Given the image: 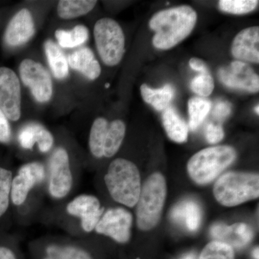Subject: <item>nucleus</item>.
I'll use <instances>...</instances> for the list:
<instances>
[{"label":"nucleus","instance_id":"17","mask_svg":"<svg viewBox=\"0 0 259 259\" xmlns=\"http://www.w3.org/2000/svg\"><path fill=\"white\" fill-rule=\"evenodd\" d=\"M68 64L90 80L97 79L101 74V66L93 51L88 47L79 48L68 56Z\"/></svg>","mask_w":259,"mask_h":259},{"label":"nucleus","instance_id":"29","mask_svg":"<svg viewBox=\"0 0 259 259\" xmlns=\"http://www.w3.org/2000/svg\"><path fill=\"white\" fill-rule=\"evenodd\" d=\"M44 128V126L37 123H29L23 126L18 134L20 146L25 149H32L34 145L38 144Z\"/></svg>","mask_w":259,"mask_h":259},{"label":"nucleus","instance_id":"2","mask_svg":"<svg viewBox=\"0 0 259 259\" xmlns=\"http://www.w3.org/2000/svg\"><path fill=\"white\" fill-rule=\"evenodd\" d=\"M105 181L114 200L129 207L136 205L141 191V177L133 162L120 158L112 161Z\"/></svg>","mask_w":259,"mask_h":259},{"label":"nucleus","instance_id":"6","mask_svg":"<svg viewBox=\"0 0 259 259\" xmlns=\"http://www.w3.org/2000/svg\"><path fill=\"white\" fill-rule=\"evenodd\" d=\"M95 44L104 64L116 66L125 53V35L118 23L111 18L97 20L94 28Z\"/></svg>","mask_w":259,"mask_h":259},{"label":"nucleus","instance_id":"3","mask_svg":"<svg viewBox=\"0 0 259 259\" xmlns=\"http://www.w3.org/2000/svg\"><path fill=\"white\" fill-rule=\"evenodd\" d=\"M214 196L218 202L226 207L239 205L258 198L259 177L255 174L228 172L214 184Z\"/></svg>","mask_w":259,"mask_h":259},{"label":"nucleus","instance_id":"35","mask_svg":"<svg viewBox=\"0 0 259 259\" xmlns=\"http://www.w3.org/2000/svg\"><path fill=\"white\" fill-rule=\"evenodd\" d=\"M231 112V105L227 101H219L214 105L212 115L218 120H223L230 115Z\"/></svg>","mask_w":259,"mask_h":259},{"label":"nucleus","instance_id":"11","mask_svg":"<svg viewBox=\"0 0 259 259\" xmlns=\"http://www.w3.org/2000/svg\"><path fill=\"white\" fill-rule=\"evenodd\" d=\"M45 178V168L38 162H31L20 167L18 175L12 181L10 199L13 203L16 206L22 205L34 186Z\"/></svg>","mask_w":259,"mask_h":259},{"label":"nucleus","instance_id":"21","mask_svg":"<svg viewBox=\"0 0 259 259\" xmlns=\"http://www.w3.org/2000/svg\"><path fill=\"white\" fill-rule=\"evenodd\" d=\"M141 93L146 103L152 105L156 110H163L171 101L175 90L171 84H166L160 89H152L144 83L141 87Z\"/></svg>","mask_w":259,"mask_h":259},{"label":"nucleus","instance_id":"10","mask_svg":"<svg viewBox=\"0 0 259 259\" xmlns=\"http://www.w3.org/2000/svg\"><path fill=\"white\" fill-rule=\"evenodd\" d=\"M133 216L127 209L117 207L110 209L102 214L95 231L110 237L120 243H127L131 237Z\"/></svg>","mask_w":259,"mask_h":259},{"label":"nucleus","instance_id":"9","mask_svg":"<svg viewBox=\"0 0 259 259\" xmlns=\"http://www.w3.org/2000/svg\"><path fill=\"white\" fill-rule=\"evenodd\" d=\"M0 110L8 120L18 121L21 117V88L14 71L0 67Z\"/></svg>","mask_w":259,"mask_h":259},{"label":"nucleus","instance_id":"14","mask_svg":"<svg viewBox=\"0 0 259 259\" xmlns=\"http://www.w3.org/2000/svg\"><path fill=\"white\" fill-rule=\"evenodd\" d=\"M35 32V23L31 13L23 8L8 23L5 32V41L10 47H21L32 38Z\"/></svg>","mask_w":259,"mask_h":259},{"label":"nucleus","instance_id":"31","mask_svg":"<svg viewBox=\"0 0 259 259\" xmlns=\"http://www.w3.org/2000/svg\"><path fill=\"white\" fill-rule=\"evenodd\" d=\"M12 181L11 171L0 167V218L4 215L9 207Z\"/></svg>","mask_w":259,"mask_h":259},{"label":"nucleus","instance_id":"23","mask_svg":"<svg viewBox=\"0 0 259 259\" xmlns=\"http://www.w3.org/2000/svg\"><path fill=\"white\" fill-rule=\"evenodd\" d=\"M125 135V125L122 120H115L109 123L105 145L104 156L112 157L118 151Z\"/></svg>","mask_w":259,"mask_h":259},{"label":"nucleus","instance_id":"4","mask_svg":"<svg viewBox=\"0 0 259 259\" xmlns=\"http://www.w3.org/2000/svg\"><path fill=\"white\" fill-rule=\"evenodd\" d=\"M234 148L219 146L202 150L194 154L187 164L189 175L199 185H207L234 161Z\"/></svg>","mask_w":259,"mask_h":259},{"label":"nucleus","instance_id":"12","mask_svg":"<svg viewBox=\"0 0 259 259\" xmlns=\"http://www.w3.org/2000/svg\"><path fill=\"white\" fill-rule=\"evenodd\" d=\"M220 80L228 88L258 93V75L246 63L241 61L232 62L230 66L221 68L218 71Z\"/></svg>","mask_w":259,"mask_h":259},{"label":"nucleus","instance_id":"32","mask_svg":"<svg viewBox=\"0 0 259 259\" xmlns=\"http://www.w3.org/2000/svg\"><path fill=\"white\" fill-rule=\"evenodd\" d=\"M214 80L208 71L201 73L191 83L192 91L201 96H209L214 90Z\"/></svg>","mask_w":259,"mask_h":259},{"label":"nucleus","instance_id":"7","mask_svg":"<svg viewBox=\"0 0 259 259\" xmlns=\"http://www.w3.org/2000/svg\"><path fill=\"white\" fill-rule=\"evenodd\" d=\"M20 79L30 89L32 96L40 103H47L53 96V81L50 73L37 61L25 59L19 66Z\"/></svg>","mask_w":259,"mask_h":259},{"label":"nucleus","instance_id":"16","mask_svg":"<svg viewBox=\"0 0 259 259\" xmlns=\"http://www.w3.org/2000/svg\"><path fill=\"white\" fill-rule=\"evenodd\" d=\"M210 233L215 241L225 243L233 248H243L251 241L253 237L252 230L244 223H236L231 226L218 223L211 228Z\"/></svg>","mask_w":259,"mask_h":259},{"label":"nucleus","instance_id":"15","mask_svg":"<svg viewBox=\"0 0 259 259\" xmlns=\"http://www.w3.org/2000/svg\"><path fill=\"white\" fill-rule=\"evenodd\" d=\"M259 28L250 27L238 32L232 44L233 57L241 61L259 63Z\"/></svg>","mask_w":259,"mask_h":259},{"label":"nucleus","instance_id":"22","mask_svg":"<svg viewBox=\"0 0 259 259\" xmlns=\"http://www.w3.org/2000/svg\"><path fill=\"white\" fill-rule=\"evenodd\" d=\"M97 3L93 0H61L58 3V15L64 20L79 18L90 13Z\"/></svg>","mask_w":259,"mask_h":259},{"label":"nucleus","instance_id":"27","mask_svg":"<svg viewBox=\"0 0 259 259\" xmlns=\"http://www.w3.org/2000/svg\"><path fill=\"white\" fill-rule=\"evenodd\" d=\"M47 254L53 259H93L86 250L74 246L49 245L47 248Z\"/></svg>","mask_w":259,"mask_h":259},{"label":"nucleus","instance_id":"5","mask_svg":"<svg viewBox=\"0 0 259 259\" xmlns=\"http://www.w3.org/2000/svg\"><path fill=\"white\" fill-rule=\"evenodd\" d=\"M164 177L155 173L145 182L137 204V224L142 231H148L157 225L166 198Z\"/></svg>","mask_w":259,"mask_h":259},{"label":"nucleus","instance_id":"1","mask_svg":"<svg viewBox=\"0 0 259 259\" xmlns=\"http://www.w3.org/2000/svg\"><path fill=\"white\" fill-rule=\"evenodd\" d=\"M197 20V13L188 5L158 12L149 22L150 28L156 32L153 46L161 50L175 47L190 35Z\"/></svg>","mask_w":259,"mask_h":259},{"label":"nucleus","instance_id":"20","mask_svg":"<svg viewBox=\"0 0 259 259\" xmlns=\"http://www.w3.org/2000/svg\"><path fill=\"white\" fill-rule=\"evenodd\" d=\"M44 49L48 63L54 76L57 79H66L69 75V66L67 59L60 48L56 42L48 40L44 44Z\"/></svg>","mask_w":259,"mask_h":259},{"label":"nucleus","instance_id":"36","mask_svg":"<svg viewBox=\"0 0 259 259\" xmlns=\"http://www.w3.org/2000/svg\"><path fill=\"white\" fill-rule=\"evenodd\" d=\"M190 66L192 69L200 71L201 73L208 71L205 63L201 59H197V58H192L190 59Z\"/></svg>","mask_w":259,"mask_h":259},{"label":"nucleus","instance_id":"13","mask_svg":"<svg viewBox=\"0 0 259 259\" xmlns=\"http://www.w3.org/2000/svg\"><path fill=\"white\" fill-rule=\"evenodd\" d=\"M104 207L96 197L88 194L78 196L67 204L66 211L71 215L80 218L81 228L85 232H91L96 228L104 214Z\"/></svg>","mask_w":259,"mask_h":259},{"label":"nucleus","instance_id":"25","mask_svg":"<svg viewBox=\"0 0 259 259\" xmlns=\"http://www.w3.org/2000/svg\"><path fill=\"white\" fill-rule=\"evenodd\" d=\"M108 126L109 122L104 117H97L92 125L89 146L92 154L95 157L102 158L104 156V145Z\"/></svg>","mask_w":259,"mask_h":259},{"label":"nucleus","instance_id":"19","mask_svg":"<svg viewBox=\"0 0 259 259\" xmlns=\"http://www.w3.org/2000/svg\"><path fill=\"white\" fill-rule=\"evenodd\" d=\"M162 122L168 138L177 143L185 142L188 138V125L172 107H167L162 114Z\"/></svg>","mask_w":259,"mask_h":259},{"label":"nucleus","instance_id":"18","mask_svg":"<svg viewBox=\"0 0 259 259\" xmlns=\"http://www.w3.org/2000/svg\"><path fill=\"white\" fill-rule=\"evenodd\" d=\"M170 216L172 221L191 232L198 230L202 218L199 204L190 199L177 204L172 209Z\"/></svg>","mask_w":259,"mask_h":259},{"label":"nucleus","instance_id":"40","mask_svg":"<svg viewBox=\"0 0 259 259\" xmlns=\"http://www.w3.org/2000/svg\"><path fill=\"white\" fill-rule=\"evenodd\" d=\"M255 111L258 115V114H259V107H258V105H257V106L255 107Z\"/></svg>","mask_w":259,"mask_h":259},{"label":"nucleus","instance_id":"39","mask_svg":"<svg viewBox=\"0 0 259 259\" xmlns=\"http://www.w3.org/2000/svg\"><path fill=\"white\" fill-rule=\"evenodd\" d=\"M253 255L255 259H258V248H256L253 250Z\"/></svg>","mask_w":259,"mask_h":259},{"label":"nucleus","instance_id":"37","mask_svg":"<svg viewBox=\"0 0 259 259\" xmlns=\"http://www.w3.org/2000/svg\"><path fill=\"white\" fill-rule=\"evenodd\" d=\"M0 259H17L13 250L5 246H0Z\"/></svg>","mask_w":259,"mask_h":259},{"label":"nucleus","instance_id":"24","mask_svg":"<svg viewBox=\"0 0 259 259\" xmlns=\"http://www.w3.org/2000/svg\"><path fill=\"white\" fill-rule=\"evenodd\" d=\"M55 37L59 47L73 49L82 45L89 38V30L82 25H76L72 30H57Z\"/></svg>","mask_w":259,"mask_h":259},{"label":"nucleus","instance_id":"30","mask_svg":"<svg viewBox=\"0 0 259 259\" xmlns=\"http://www.w3.org/2000/svg\"><path fill=\"white\" fill-rule=\"evenodd\" d=\"M199 259H234V251L229 245L214 241L204 247Z\"/></svg>","mask_w":259,"mask_h":259},{"label":"nucleus","instance_id":"8","mask_svg":"<svg viewBox=\"0 0 259 259\" xmlns=\"http://www.w3.org/2000/svg\"><path fill=\"white\" fill-rule=\"evenodd\" d=\"M72 184L69 153L64 148H56L49 160V192L54 198H64L69 194Z\"/></svg>","mask_w":259,"mask_h":259},{"label":"nucleus","instance_id":"28","mask_svg":"<svg viewBox=\"0 0 259 259\" xmlns=\"http://www.w3.org/2000/svg\"><path fill=\"white\" fill-rule=\"evenodd\" d=\"M258 4V0H221L219 8L225 13L243 15L254 10Z\"/></svg>","mask_w":259,"mask_h":259},{"label":"nucleus","instance_id":"34","mask_svg":"<svg viewBox=\"0 0 259 259\" xmlns=\"http://www.w3.org/2000/svg\"><path fill=\"white\" fill-rule=\"evenodd\" d=\"M12 131L8 117L0 110V143L8 144L11 141Z\"/></svg>","mask_w":259,"mask_h":259},{"label":"nucleus","instance_id":"38","mask_svg":"<svg viewBox=\"0 0 259 259\" xmlns=\"http://www.w3.org/2000/svg\"><path fill=\"white\" fill-rule=\"evenodd\" d=\"M181 259H196V255L193 253H188V254L184 255Z\"/></svg>","mask_w":259,"mask_h":259},{"label":"nucleus","instance_id":"26","mask_svg":"<svg viewBox=\"0 0 259 259\" xmlns=\"http://www.w3.org/2000/svg\"><path fill=\"white\" fill-rule=\"evenodd\" d=\"M211 109V102L200 97H192L188 102L189 125L195 131L202 123Z\"/></svg>","mask_w":259,"mask_h":259},{"label":"nucleus","instance_id":"33","mask_svg":"<svg viewBox=\"0 0 259 259\" xmlns=\"http://www.w3.org/2000/svg\"><path fill=\"white\" fill-rule=\"evenodd\" d=\"M205 137L209 144H217L222 141L224 137L222 126L212 123L208 124L206 127Z\"/></svg>","mask_w":259,"mask_h":259}]
</instances>
